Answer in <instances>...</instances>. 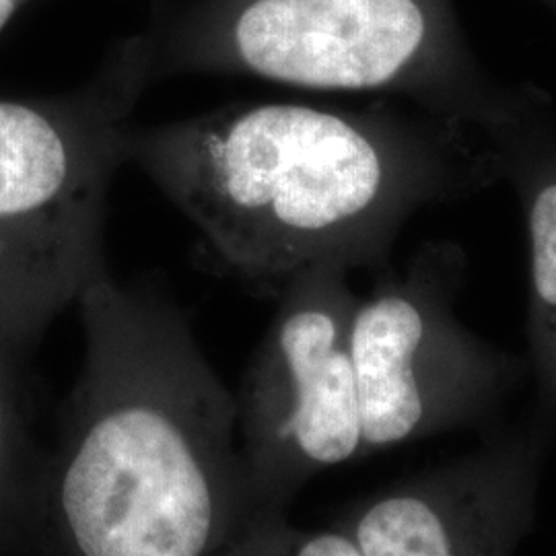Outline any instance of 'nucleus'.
<instances>
[{"label": "nucleus", "mask_w": 556, "mask_h": 556, "mask_svg": "<svg viewBox=\"0 0 556 556\" xmlns=\"http://www.w3.org/2000/svg\"><path fill=\"white\" fill-rule=\"evenodd\" d=\"M85 357L41 462L50 556H213L250 519L236 394L184 312L112 275L79 303Z\"/></svg>", "instance_id": "obj_1"}, {"label": "nucleus", "mask_w": 556, "mask_h": 556, "mask_svg": "<svg viewBox=\"0 0 556 556\" xmlns=\"http://www.w3.org/2000/svg\"><path fill=\"white\" fill-rule=\"evenodd\" d=\"M124 160L197 227L225 273L273 298L319 264L376 262L429 190V155L400 122L307 103L132 124Z\"/></svg>", "instance_id": "obj_2"}, {"label": "nucleus", "mask_w": 556, "mask_h": 556, "mask_svg": "<svg viewBox=\"0 0 556 556\" xmlns=\"http://www.w3.org/2000/svg\"><path fill=\"white\" fill-rule=\"evenodd\" d=\"M153 80L140 31L71 91L0 98V338L21 355L110 275L108 194Z\"/></svg>", "instance_id": "obj_3"}, {"label": "nucleus", "mask_w": 556, "mask_h": 556, "mask_svg": "<svg viewBox=\"0 0 556 556\" xmlns=\"http://www.w3.org/2000/svg\"><path fill=\"white\" fill-rule=\"evenodd\" d=\"M151 11L153 79L415 96L462 66L450 0H151Z\"/></svg>", "instance_id": "obj_4"}, {"label": "nucleus", "mask_w": 556, "mask_h": 556, "mask_svg": "<svg viewBox=\"0 0 556 556\" xmlns=\"http://www.w3.org/2000/svg\"><path fill=\"white\" fill-rule=\"evenodd\" d=\"M349 270L319 264L282 287L236 394L250 517L287 511L316 475L363 457Z\"/></svg>", "instance_id": "obj_5"}, {"label": "nucleus", "mask_w": 556, "mask_h": 556, "mask_svg": "<svg viewBox=\"0 0 556 556\" xmlns=\"http://www.w3.org/2000/svg\"><path fill=\"white\" fill-rule=\"evenodd\" d=\"M427 268L358 299L351 358L363 457L493 417L516 381V363L457 324Z\"/></svg>", "instance_id": "obj_6"}, {"label": "nucleus", "mask_w": 556, "mask_h": 556, "mask_svg": "<svg viewBox=\"0 0 556 556\" xmlns=\"http://www.w3.org/2000/svg\"><path fill=\"white\" fill-rule=\"evenodd\" d=\"M555 433L540 420L400 480L338 523L363 556H514L536 526Z\"/></svg>", "instance_id": "obj_7"}, {"label": "nucleus", "mask_w": 556, "mask_h": 556, "mask_svg": "<svg viewBox=\"0 0 556 556\" xmlns=\"http://www.w3.org/2000/svg\"><path fill=\"white\" fill-rule=\"evenodd\" d=\"M20 357L0 338V556L36 540V505L43 456L36 452Z\"/></svg>", "instance_id": "obj_8"}, {"label": "nucleus", "mask_w": 556, "mask_h": 556, "mask_svg": "<svg viewBox=\"0 0 556 556\" xmlns=\"http://www.w3.org/2000/svg\"><path fill=\"white\" fill-rule=\"evenodd\" d=\"M530 351L542 422L556 435V169L540 179L528 202Z\"/></svg>", "instance_id": "obj_9"}, {"label": "nucleus", "mask_w": 556, "mask_h": 556, "mask_svg": "<svg viewBox=\"0 0 556 556\" xmlns=\"http://www.w3.org/2000/svg\"><path fill=\"white\" fill-rule=\"evenodd\" d=\"M213 556H363L342 528L301 530L287 511L250 517Z\"/></svg>", "instance_id": "obj_10"}, {"label": "nucleus", "mask_w": 556, "mask_h": 556, "mask_svg": "<svg viewBox=\"0 0 556 556\" xmlns=\"http://www.w3.org/2000/svg\"><path fill=\"white\" fill-rule=\"evenodd\" d=\"M27 0H0V34L9 27V23L20 13Z\"/></svg>", "instance_id": "obj_11"}, {"label": "nucleus", "mask_w": 556, "mask_h": 556, "mask_svg": "<svg viewBox=\"0 0 556 556\" xmlns=\"http://www.w3.org/2000/svg\"><path fill=\"white\" fill-rule=\"evenodd\" d=\"M553 2H555V4H556V0H553Z\"/></svg>", "instance_id": "obj_12"}]
</instances>
